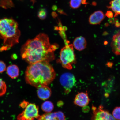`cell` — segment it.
<instances>
[{"label":"cell","mask_w":120,"mask_h":120,"mask_svg":"<svg viewBox=\"0 0 120 120\" xmlns=\"http://www.w3.org/2000/svg\"><path fill=\"white\" fill-rule=\"evenodd\" d=\"M58 47L56 44H51L47 34H40L22 46L21 56L29 64L41 61L49 62L55 59L54 52Z\"/></svg>","instance_id":"obj_1"},{"label":"cell","mask_w":120,"mask_h":120,"mask_svg":"<svg viewBox=\"0 0 120 120\" xmlns=\"http://www.w3.org/2000/svg\"><path fill=\"white\" fill-rule=\"evenodd\" d=\"M56 76L53 67L46 61H41L30 64L25 75L26 83L38 88L48 86L53 81Z\"/></svg>","instance_id":"obj_2"},{"label":"cell","mask_w":120,"mask_h":120,"mask_svg":"<svg viewBox=\"0 0 120 120\" xmlns=\"http://www.w3.org/2000/svg\"><path fill=\"white\" fill-rule=\"evenodd\" d=\"M18 24L11 18L0 19V38L3 41L2 50H6L19 42L20 31Z\"/></svg>","instance_id":"obj_3"},{"label":"cell","mask_w":120,"mask_h":120,"mask_svg":"<svg viewBox=\"0 0 120 120\" xmlns=\"http://www.w3.org/2000/svg\"><path fill=\"white\" fill-rule=\"evenodd\" d=\"M76 61L73 45L67 44L60 52V62L63 67L70 70L72 68V65L75 63Z\"/></svg>","instance_id":"obj_4"},{"label":"cell","mask_w":120,"mask_h":120,"mask_svg":"<svg viewBox=\"0 0 120 120\" xmlns=\"http://www.w3.org/2000/svg\"><path fill=\"white\" fill-rule=\"evenodd\" d=\"M38 106L34 103H29L24 110L18 115V120H34L40 117Z\"/></svg>","instance_id":"obj_5"},{"label":"cell","mask_w":120,"mask_h":120,"mask_svg":"<svg viewBox=\"0 0 120 120\" xmlns=\"http://www.w3.org/2000/svg\"><path fill=\"white\" fill-rule=\"evenodd\" d=\"M92 109L91 120H117L109 112L103 109L102 106L100 105L98 108L93 106Z\"/></svg>","instance_id":"obj_6"},{"label":"cell","mask_w":120,"mask_h":120,"mask_svg":"<svg viewBox=\"0 0 120 120\" xmlns=\"http://www.w3.org/2000/svg\"><path fill=\"white\" fill-rule=\"evenodd\" d=\"M60 83L64 89L65 92L68 93L76 83L75 78L74 75L70 73H64L61 76Z\"/></svg>","instance_id":"obj_7"},{"label":"cell","mask_w":120,"mask_h":120,"mask_svg":"<svg viewBox=\"0 0 120 120\" xmlns=\"http://www.w3.org/2000/svg\"><path fill=\"white\" fill-rule=\"evenodd\" d=\"M90 101L87 92L79 93L75 97L74 103L75 105L81 107H85L89 104Z\"/></svg>","instance_id":"obj_8"},{"label":"cell","mask_w":120,"mask_h":120,"mask_svg":"<svg viewBox=\"0 0 120 120\" xmlns=\"http://www.w3.org/2000/svg\"><path fill=\"white\" fill-rule=\"evenodd\" d=\"M105 15L102 12L98 11L94 12L90 16L89 21L90 24H99L104 19Z\"/></svg>","instance_id":"obj_9"},{"label":"cell","mask_w":120,"mask_h":120,"mask_svg":"<svg viewBox=\"0 0 120 120\" xmlns=\"http://www.w3.org/2000/svg\"><path fill=\"white\" fill-rule=\"evenodd\" d=\"M111 46L113 53L116 55H120V30L113 36Z\"/></svg>","instance_id":"obj_10"},{"label":"cell","mask_w":120,"mask_h":120,"mask_svg":"<svg viewBox=\"0 0 120 120\" xmlns=\"http://www.w3.org/2000/svg\"><path fill=\"white\" fill-rule=\"evenodd\" d=\"M37 91L38 96L40 99L45 100L51 96L52 91L47 86H42L39 87Z\"/></svg>","instance_id":"obj_11"},{"label":"cell","mask_w":120,"mask_h":120,"mask_svg":"<svg viewBox=\"0 0 120 120\" xmlns=\"http://www.w3.org/2000/svg\"><path fill=\"white\" fill-rule=\"evenodd\" d=\"M87 43L84 38L82 36L76 38L73 42V46L75 48L79 51H81L86 47Z\"/></svg>","instance_id":"obj_12"},{"label":"cell","mask_w":120,"mask_h":120,"mask_svg":"<svg viewBox=\"0 0 120 120\" xmlns=\"http://www.w3.org/2000/svg\"><path fill=\"white\" fill-rule=\"evenodd\" d=\"M6 71L7 74L12 79H16L19 75V69L15 64L9 66L6 69Z\"/></svg>","instance_id":"obj_13"},{"label":"cell","mask_w":120,"mask_h":120,"mask_svg":"<svg viewBox=\"0 0 120 120\" xmlns=\"http://www.w3.org/2000/svg\"><path fill=\"white\" fill-rule=\"evenodd\" d=\"M108 7L112 9L115 13L114 17L120 15V0H113L110 3V6Z\"/></svg>","instance_id":"obj_14"},{"label":"cell","mask_w":120,"mask_h":120,"mask_svg":"<svg viewBox=\"0 0 120 120\" xmlns=\"http://www.w3.org/2000/svg\"><path fill=\"white\" fill-rule=\"evenodd\" d=\"M41 108L42 110L43 111L47 113H49L53 110L54 105L51 102L46 101L42 104Z\"/></svg>","instance_id":"obj_15"},{"label":"cell","mask_w":120,"mask_h":120,"mask_svg":"<svg viewBox=\"0 0 120 120\" xmlns=\"http://www.w3.org/2000/svg\"><path fill=\"white\" fill-rule=\"evenodd\" d=\"M86 0H71L70 5L72 8L76 9L78 8L81 4H86Z\"/></svg>","instance_id":"obj_16"},{"label":"cell","mask_w":120,"mask_h":120,"mask_svg":"<svg viewBox=\"0 0 120 120\" xmlns=\"http://www.w3.org/2000/svg\"><path fill=\"white\" fill-rule=\"evenodd\" d=\"M7 88L5 82L0 78V97L5 94L6 92Z\"/></svg>","instance_id":"obj_17"},{"label":"cell","mask_w":120,"mask_h":120,"mask_svg":"<svg viewBox=\"0 0 120 120\" xmlns=\"http://www.w3.org/2000/svg\"><path fill=\"white\" fill-rule=\"evenodd\" d=\"M112 115L115 119L120 120V107L115 108L112 112Z\"/></svg>","instance_id":"obj_18"},{"label":"cell","mask_w":120,"mask_h":120,"mask_svg":"<svg viewBox=\"0 0 120 120\" xmlns=\"http://www.w3.org/2000/svg\"><path fill=\"white\" fill-rule=\"evenodd\" d=\"M46 16V11L44 9H42L39 11L38 13V16L42 20L44 19Z\"/></svg>","instance_id":"obj_19"},{"label":"cell","mask_w":120,"mask_h":120,"mask_svg":"<svg viewBox=\"0 0 120 120\" xmlns=\"http://www.w3.org/2000/svg\"><path fill=\"white\" fill-rule=\"evenodd\" d=\"M6 69L5 64L3 61H0V73L5 71Z\"/></svg>","instance_id":"obj_20"},{"label":"cell","mask_w":120,"mask_h":120,"mask_svg":"<svg viewBox=\"0 0 120 120\" xmlns=\"http://www.w3.org/2000/svg\"><path fill=\"white\" fill-rule=\"evenodd\" d=\"M29 103L26 101H24L23 102L21 103L20 106L22 108H25L26 107V106L28 105Z\"/></svg>","instance_id":"obj_21"},{"label":"cell","mask_w":120,"mask_h":120,"mask_svg":"<svg viewBox=\"0 0 120 120\" xmlns=\"http://www.w3.org/2000/svg\"><path fill=\"white\" fill-rule=\"evenodd\" d=\"M106 15L109 18H112L113 17V14L112 11H108L106 13Z\"/></svg>","instance_id":"obj_22"},{"label":"cell","mask_w":120,"mask_h":120,"mask_svg":"<svg viewBox=\"0 0 120 120\" xmlns=\"http://www.w3.org/2000/svg\"><path fill=\"white\" fill-rule=\"evenodd\" d=\"M38 120H47L43 116V115H42V116H40V117L39 118Z\"/></svg>","instance_id":"obj_23"},{"label":"cell","mask_w":120,"mask_h":120,"mask_svg":"<svg viewBox=\"0 0 120 120\" xmlns=\"http://www.w3.org/2000/svg\"><path fill=\"white\" fill-rule=\"evenodd\" d=\"M58 106H62L63 105V103L62 101H60L59 102H58Z\"/></svg>","instance_id":"obj_24"}]
</instances>
